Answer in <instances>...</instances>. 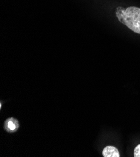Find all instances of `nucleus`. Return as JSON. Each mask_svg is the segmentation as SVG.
I'll list each match as a JSON object with an SVG mask.
<instances>
[{
	"mask_svg": "<svg viewBox=\"0 0 140 157\" xmlns=\"http://www.w3.org/2000/svg\"><path fill=\"white\" fill-rule=\"evenodd\" d=\"M119 21L134 32L140 34V8L130 6L126 9L118 7L116 12Z\"/></svg>",
	"mask_w": 140,
	"mask_h": 157,
	"instance_id": "obj_1",
	"label": "nucleus"
},
{
	"mask_svg": "<svg viewBox=\"0 0 140 157\" xmlns=\"http://www.w3.org/2000/svg\"><path fill=\"white\" fill-rule=\"evenodd\" d=\"M5 128L8 132H16L19 128V123L16 119L9 118L5 123Z\"/></svg>",
	"mask_w": 140,
	"mask_h": 157,
	"instance_id": "obj_2",
	"label": "nucleus"
},
{
	"mask_svg": "<svg viewBox=\"0 0 140 157\" xmlns=\"http://www.w3.org/2000/svg\"><path fill=\"white\" fill-rule=\"evenodd\" d=\"M104 157H119L120 154L118 150L113 146H107L102 151Z\"/></svg>",
	"mask_w": 140,
	"mask_h": 157,
	"instance_id": "obj_3",
	"label": "nucleus"
},
{
	"mask_svg": "<svg viewBox=\"0 0 140 157\" xmlns=\"http://www.w3.org/2000/svg\"><path fill=\"white\" fill-rule=\"evenodd\" d=\"M134 157H140V145H138L134 150Z\"/></svg>",
	"mask_w": 140,
	"mask_h": 157,
	"instance_id": "obj_4",
	"label": "nucleus"
}]
</instances>
